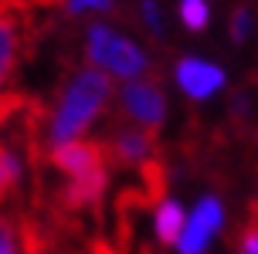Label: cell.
Here are the masks:
<instances>
[{
  "instance_id": "1",
  "label": "cell",
  "mask_w": 258,
  "mask_h": 254,
  "mask_svg": "<svg viewBox=\"0 0 258 254\" xmlns=\"http://www.w3.org/2000/svg\"><path fill=\"white\" fill-rule=\"evenodd\" d=\"M109 95H112V78L105 75V71H99V68H82L64 85L61 99H58V105H54V112H51V122H48V142H51V149L82 139V132L109 105Z\"/></svg>"
},
{
  "instance_id": "2",
  "label": "cell",
  "mask_w": 258,
  "mask_h": 254,
  "mask_svg": "<svg viewBox=\"0 0 258 254\" xmlns=\"http://www.w3.org/2000/svg\"><path fill=\"white\" fill-rule=\"evenodd\" d=\"M85 51H89V61L105 71L109 78H122V81H136L146 75L150 58L136 41L116 34L112 27L105 24H92L85 34Z\"/></svg>"
},
{
  "instance_id": "3",
  "label": "cell",
  "mask_w": 258,
  "mask_h": 254,
  "mask_svg": "<svg viewBox=\"0 0 258 254\" xmlns=\"http://www.w3.org/2000/svg\"><path fill=\"white\" fill-rule=\"evenodd\" d=\"M224 220H228V210H224L221 197H214V193L201 197L187 210V224H183V234L177 237L173 251L177 254H207L214 237L224 230Z\"/></svg>"
},
{
  "instance_id": "4",
  "label": "cell",
  "mask_w": 258,
  "mask_h": 254,
  "mask_svg": "<svg viewBox=\"0 0 258 254\" xmlns=\"http://www.w3.org/2000/svg\"><path fill=\"white\" fill-rule=\"evenodd\" d=\"M14 4H0V126L21 109V99L11 92L14 64H17V51H21V27L14 17Z\"/></svg>"
},
{
  "instance_id": "5",
  "label": "cell",
  "mask_w": 258,
  "mask_h": 254,
  "mask_svg": "<svg viewBox=\"0 0 258 254\" xmlns=\"http://www.w3.org/2000/svg\"><path fill=\"white\" fill-rule=\"evenodd\" d=\"M173 81H177V89L190 102H211L224 85H228V71H224L221 64L207 61V58L187 54V58H180L177 68H173Z\"/></svg>"
},
{
  "instance_id": "6",
  "label": "cell",
  "mask_w": 258,
  "mask_h": 254,
  "mask_svg": "<svg viewBox=\"0 0 258 254\" xmlns=\"http://www.w3.org/2000/svg\"><path fill=\"white\" fill-rule=\"evenodd\" d=\"M122 109L136 126L150 132V129H160L167 119V95L156 81L136 78V81H126L122 89Z\"/></svg>"
},
{
  "instance_id": "7",
  "label": "cell",
  "mask_w": 258,
  "mask_h": 254,
  "mask_svg": "<svg viewBox=\"0 0 258 254\" xmlns=\"http://www.w3.org/2000/svg\"><path fill=\"white\" fill-rule=\"evenodd\" d=\"M51 166L58 173H64V180L75 177H89L95 170L105 166V149L99 142H68V146H58L51 149Z\"/></svg>"
},
{
  "instance_id": "8",
  "label": "cell",
  "mask_w": 258,
  "mask_h": 254,
  "mask_svg": "<svg viewBox=\"0 0 258 254\" xmlns=\"http://www.w3.org/2000/svg\"><path fill=\"white\" fill-rule=\"evenodd\" d=\"M109 187V166L95 170L89 177H75V180H64V190H61V203L68 210H92L102 203V193Z\"/></svg>"
},
{
  "instance_id": "9",
  "label": "cell",
  "mask_w": 258,
  "mask_h": 254,
  "mask_svg": "<svg viewBox=\"0 0 258 254\" xmlns=\"http://www.w3.org/2000/svg\"><path fill=\"white\" fill-rule=\"evenodd\" d=\"M112 152H116L119 163L126 166H150L153 163V136L146 129H126V132L116 136Z\"/></svg>"
},
{
  "instance_id": "10",
  "label": "cell",
  "mask_w": 258,
  "mask_h": 254,
  "mask_svg": "<svg viewBox=\"0 0 258 254\" xmlns=\"http://www.w3.org/2000/svg\"><path fill=\"white\" fill-rule=\"evenodd\" d=\"M183 224H187V210H183L180 200L163 197V200L156 203V210H153V234H156V241H160V244L173 247L177 237L183 234Z\"/></svg>"
},
{
  "instance_id": "11",
  "label": "cell",
  "mask_w": 258,
  "mask_h": 254,
  "mask_svg": "<svg viewBox=\"0 0 258 254\" xmlns=\"http://www.w3.org/2000/svg\"><path fill=\"white\" fill-rule=\"evenodd\" d=\"M21 177H24L21 156H17V152H14L7 142H0V203H4L14 190H17Z\"/></svg>"
},
{
  "instance_id": "12",
  "label": "cell",
  "mask_w": 258,
  "mask_h": 254,
  "mask_svg": "<svg viewBox=\"0 0 258 254\" xmlns=\"http://www.w3.org/2000/svg\"><path fill=\"white\" fill-rule=\"evenodd\" d=\"M180 24L187 31H207V24H211V4L207 0H180Z\"/></svg>"
},
{
  "instance_id": "13",
  "label": "cell",
  "mask_w": 258,
  "mask_h": 254,
  "mask_svg": "<svg viewBox=\"0 0 258 254\" xmlns=\"http://www.w3.org/2000/svg\"><path fill=\"white\" fill-rule=\"evenodd\" d=\"M228 31H231V41H234V44H248V41H251V34H255V11H251L248 4L234 7Z\"/></svg>"
},
{
  "instance_id": "14",
  "label": "cell",
  "mask_w": 258,
  "mask_h": 254,
  "mask_svg": "<svg viewBox=\"0 0 258 254\" xmlns=\"http://www.w3.org/2000/svg\"><path fill=\"white\" fill-rule=\"evenodd\" d=\"M140 17H143V27H146L153 38H163L167 21H163V11H160V4H156V0H143V4H140Z\"/></svg>"
},
{
  "instance_id": "15",
  "label": "cell",
  "mask_w": 258,
  "mask_h": 254,
  "mask_svg": "<svg viewBox=\"0 0 258 254\" xmlns=\"http://www.w3.org/2000/svg\"><path fill=\"white\" fill-rule=\"evenodd\" d=\"M72 14H89V11H112V0H68Z\"/></svg>"
},
{
  "instance_id": "16",
  "label": "cell",
  "mask_w": 258,
  "mask_h": 254,
  "mask_svg": "<svg viewBox=\"0 0 258 254\" xmlns=\"http://www.w3.org/2000/svg\"><path fill=\"white\" fill-rule=\"evenodd\" d=\"M238 254H258V224H248L238 244Z\"/></svg>"
},
{
  "instance_id": "17",
  "label": "cell",
  "mask_w": 258,
  "mask_h": 254,
  "mask_svg": "<svg viewBox=\"0 0 258 254\" xmlns=\"http://www.w3.org/2000/svg\"><path fill=\"white\" fill-rule=\"evenodd\" d=\"M0 254H17V241H14L11 227H0Z\"/></svg>"
}]
</instances>
